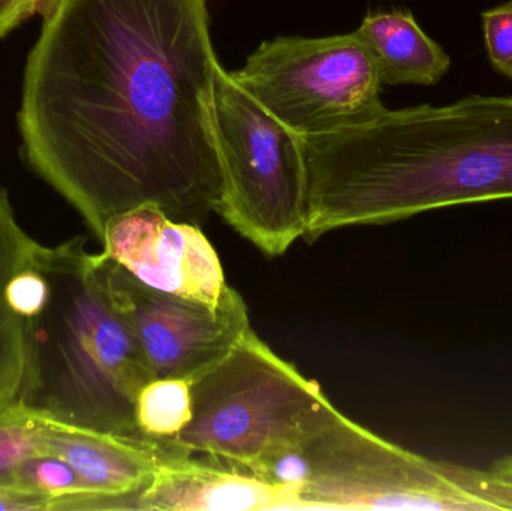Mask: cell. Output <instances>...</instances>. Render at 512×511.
<instances>
[{
	"mask_svg": "<svg viewBox=\"0 0 512 511\" xmlns=\"http://www.w3.org/2000/svg\"><path fill=\"white\" fill-rule=\"evenodd\" d=\"M48 504L47 498L0 486V511L48 510Z\"/></svg>",
	"mask_w": 512,
	"mask_h": 511,
	"instance_id": "21",
	"label": "cell"
},
{
	"mask_svg": "<svg viewBox=\"0 0 512 511\" xmlns=\"http://www.w3.org/2000/svg\"><path fill=\"white\" fill-rule=\"evenodd\" d=\"M47 0H0V39L42 12Z\"/></svg>",
	"mask_w": 512,
	"mask_h": 511,
	"instance_id": "20",
	"label": "cell"
},
{
	"mask_svg": "<svg viewBox=\"0 0 512 511\" xmlns=\"http://www.w3.org/2000/svg\"><path fill=\"white\" fill-rule=\"evenodd\" d=\"M355 33L372 53L382 84L435 86L450 71L451 57L411 12L367 15Z\"/></svg>",
	"mask_w": 512,
	"mask_h": 511,
	"instance_id": "13",
	"label": "cell"
},
{
	"mask_svg": "<svg viewBox=\"0 0 512 511\" xmlns=\"http://www.w3.org/2000/svg\"><path fill=\"white\" fill-rule=\"evenodd\" d=\"M84 243L75 237L42 251L51 297L36 321L38 387L27 405L78 428L144 440L135 404L155 377L111 293L104 254Z\"/></svg>",
	"mask_w": 512,
	"mask_h": 511,
	"instance_id": "3",
	"label": "cell"
},
{
	"mask_svg": "<svg viewBox=\"0 0 512 511\" xmlns=\"http://www.w3.org/2000/svg\"><path fill=\"white\" fill-rule=\"evenodd\" d=\"M44 413L30 405L15 404L0 410V486L15 489V470L32 456L42 455ZM17 491V489H15Z\"/></svg>",
	"mask_w": 512,
	"mask_h": 511,
	"instance_id": "15",
	"label": "cell"
},
{
	"mask_svg": "<svg viewBox=\"0 0 512 511\" xmlns=\"http://www.w3.org/2000/svg\"><path fill=\"white\" fill-rule=\"evenodd\" d=\"M44 245L21 227L0 186V410L27 404L38 387V330L36 321L12 311L6 287L15 273L36 266Z\"/></svg>",
	"mask_w": 512,
	"mask_h": 511,
	"instance_id": "12",
	"label": "cell"
},
{
	"mask_svg": "<svg viewBox=\"0 0 512 511\" xmlns=\"http://www.w3.org/2000/svg\"><path fill=\"white\" fill-rule=\"evenodd\" d=\"M490 65L512 81V0L481 14Z\"/></svg>",
	"mask_w": 512,
	"mask_h": 511,
	"instance_id": "19",
	"label": "cell"
},
{
	"mask_svg": "<svg viewBox=\"0 0 512 511\" xmlns=\"http://www.w3.org/2000/svg\"><path fill=\"white\" fill-rule=\"evenodd\" d=\"M41 449L42 455L71 465L87 494L108 498V510H138V494L155 476L161 459L176 452L171 443L78 428L47 414Z\"/></svg>",
	"mask_w": 512,
	"mask_h": 511,
	"instance_id": "10",
	"label": "cell"
},
{
	"mask_svg": "<svg viewBox=\"0 0 512 511\" xmlns=\"http://www.w3.org/2000/svg\"><path fill=\"white\" fill-rule=\"evenodd\" d=\"M12 485L17 491L47 498L50 501L48 511L53 501L87 494L71 465L53 455H36L26 459L15 470Z\"/></svg>",
	"mask_w": 512,
	"mask_h": 511,
	"instance_id": "16",
	"label": "cell"
},
{
	"mask_svg": "<svg viewBox=\"0 0 512 511\" xmlns=\"http://www.w3.org/2000/svg\"><path fill=\"white\" fill-rule=\"evenodd\" d=\"M192 417L171 443L261 477L334 405L315 381L249 329L233 350L191 381Z\"/></svg>",
	"mask_w": 512,
	"mask_h": 511,
	"instance_id": "4",
	"label": "cell"
},
{
	"mask_svg": "<svg viewBox=\"0 0 512 511\" xmlns=\"http://www.w3.org/2000/svg\"><path fill=\"white\" fill-rule=\"evenodd\" d=\"M231 75L301 137L355 128L387 110L378 66L355 32L264 42Z\"/></svg>",
	"mask_w": 512,
	"mask_h": 511,
	"instance_id": "7",
	"label": "cell"
},
{
	"mask_svg": "<svg viewBox=\"0 0 512 511\" xmlns=\"http://www.w3.org/2000/svg\"><path fill=\"white\" fill-rule=\"evenodd\" d=\"M261 477L291 491L297 510L495 511L456 479L450 462L403 449L336 407Z\"/></svg>",
	"mask_w": 512,
	"mask_h": 511,
	"instance_id": "5",
	"label": "cell"
},
{
	"mask_svg": "<svg viewBox=\"0 0 512 511\" xmlns=\"http://www.w3.org/2000/svg\"><path fill=\"white\" fill-rule=\"evenodd\" d=\"M213 125L222 170L216 213L268 257L285 254L306 233L304 137L265 110L221 65Z\"/></svg>",
	"mask_w": 512,
	"mask_h": 511,
	"instance_id": "6",
	"label": "cell"
},
{
	"mask_svg": "<svg viewBox=\"0 0 512 511\" xmlns=\"http://www.w3.org/2000/svg\"><path fill=\"white\" fill-rule=\"evenodd\" d=\"M138 510H297L288 489L204 455L171 453L138 494Z\"/></svg>",
	"mask_w": 512,
	"mask_h": 511,
	"instance_id": "11",
	"label": "cell"
},
{
	"mask_svg": "<svg viewBox=\"0 0 512 511\" xmlns=\"http://www.w3.org/2000/svg\"><path fill=\"white\" fill-rule=\"evenodd\" d=\"M454 476L472 494L492 504L495 511H512V455L489 470L453 464Z\"/></svg>",
	"mask_w": 512,
	"mask_h": 511,
	"instance_id": "17",
	"label": "cell"
},
{
	"mask_svg": "<svg viewBox=\"0 0 512 511\" xmlns=\"http://www.w3.org/2000/svg\"><path fill=\"white\" fill-rule=\"evenodd\" d=\"M105 275L155 378L194 381L224 359L252 327L240 293L213 308L153 290L108 257Z\"/></svg>",
	"mask_w": 512,
	"mask_h": 511,
	"instance_id": "8",
	"label": "cell"
},
{
	"mask_svg": "<svg viewBox=\"0 0 512 511\" xmlns=\"http://www.w3.org/2000/svg\"><path fill=\"white\" fill-rule=\"evenodd\" d=\"M41 14L17 116L27 165L99 243L147 204L189 224L216 212L207 0H47Z\"/></svg>",
	"mask_w": 512,
	"mask_h": 511,
	"instance_id": "1",
	"label": "cell"
},
{
	"mask_svg": "<svg viewBox=\"0 0 512 511\" xmlns=\"http://www.w3.org/2000/svg\"><path fill=\"white\" fill-rule=\"evenodd\" d=\"M303 239L465 204L512 200V96L385 110L364 125L304 137Z\"/></svg>",
	"mask_w": 512,
	"mask_h": 511,
	"instance_id": "2",
	"label": "cell"
},
{
	"mask_svg": "<svg viewBox=\"0 0 512 511\" xmlns=\"http://www.w3.org/2000/svg\"><path fill=\"white\" fill-rule=\"evenodd\" d=\"M191 417V381L153 378L138 393L135 420L144 440L173 441L188 426Z\"/></svg>",
	"mask_w": 512,
	"mask_h": 511,
	"instance_id": "14",
	"label": "cell"
},
{
	"mask_svg": "<svg viewBox=\"0 0 512 511\" xmlns=\"http://www.w3.org/2000/svg\"><path fill=\"white\" fill-rule=\"evenodd\" d=\"M50 297V281L39 267V261L36 266L15 273L6 287V299L12 311L26 320H38L47 309Z\"/></svg>",
	"mask_w": 512,
	"mask_h": 511,
	"instance_id": "18",
	"label": "cell"
},
{
	"mask_svg": "<svg viewBox=\"0 0 512 511\" xmlns=\"http://www.w3.org/2000/svg\"><path fill=\"white\" fill-rule=\"evenodd\" d=\"M102 254L153 290L221 308L239 291L197 224L179 222L153 204L108 222Z\"/></svg>",
	"mask_w": 512,
	"mask_h": 511,
	"instance_id": "9",
	"label": "cell"
}]
</instances>
